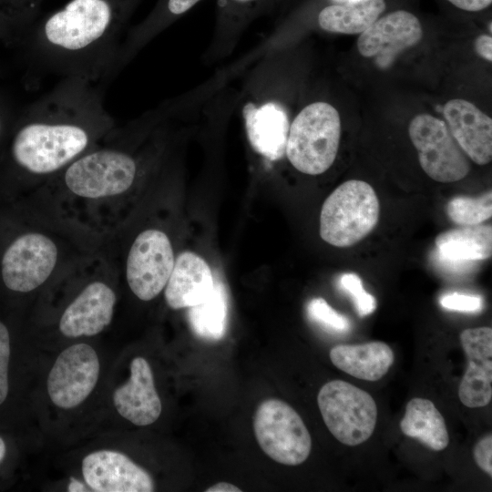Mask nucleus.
Returning <instances> with one entry per match:
<instances>
[{
	"instance_id": "nucleus-3",
	"label": "nucleus",
	"mask_w": 492,
	"mask_h": 492,
	"mask_svg": "<svg viewBox=\"0 0 492 492\" xmlns=\"http://www.w3.org/2000/svg\"><path fill=\"white\" fill-rule=\"evenodd\" d=\"M140 1L71 0L36 19L15 46L33 68L108 85L123 32Z\"/></svg>"
},
{
	"instance_id": "nucleus-12",
	"label": "nucleus",
	"mask_w": 492,
	"mask_h": 492,
	"mask_svg": "<svg viewBox=\"0 0 492 492\" xmlns=\"http://www.w3.org/2000/svg\"><path fill=\"white\" fill-rule=\"evenodd\" d=\"M99 260L92 280L85 284L77 295L63 311L58 329L68 338L94 336L103 332L112 322L117 295L112 285L102 275L109 261L100 248Z\"/></svg>"
},
{
	"instance_id": "nucleus-40",
	"label": "nucleus",
	"mask_w": 492,
	"mask_h": 492,
	"mask_svg": "<svg viewBox=\"0 0 492 492\" xmlns=\"http://www.w3.org/2000/svg\"><path fill=\"white\" fill-rule=\"evenodd\" d=\"M67 490L70 492L87 491L85 486L78 480L71 479Z\"/></svg>"
},
{
	"instance_id": "nucleus-39",
	"label": "nucleus",
	"mask_w": 492,
	"mask_h": 492,
	"mask_svg": "<svg viewBox=\"0 0 492 492\" xmlns=\"http://www.w3.org/2000/svg\"><path fill=\"white\" fill-rule=\"evenodd\" d=\"M206 492H241V489L228 482H219L208 487Z\"/></svg>"
},
{
	"instance_id": "nucleus-21",
	"label": "nucleus",
	"mask_w": 492,
	"mask_h": 492,
	"mask_svg": "<svg viewBox=\"0 0 492 492\" xmlns=\"http://www.w3.org/2000/svg\"><path fill=\"white\" fill-rule=\"evenodd\" d=\"M334 366L358 379L377 381L394 363V353L384 342L374 341L362 344H338L330 351Z\"/></svg>"
},
{
	"instance_id": "nucleus-31",
	"label": "nucleus",
	"mask_w": 492,
	"mask_h": 492,
	"mask_svg": "<svg viewBox=\"0 0 492 492\" xmlns=\"http://www.w3.org/2000/svg\"><path fill=\"white\" fill-rule=\"evenodd\" d=\"M43 0H0V13L31 26L37 16Z\"/></svg>"
},
{
	"instance_id": "nucleus-29",
	"label": "nucleus",
	"mask_w": 492,
	"mask_h": 492,
	"mask_svg": "<svg viewBox=\"0 0 492 492\" xmlns=\"http://www.w3.org/2000/svg\"><path fill=\"white\" fill-rule=\"evenodd\" d=\"M309 317L331 332L343 333L349 330V320L332 308L323 298H314L307 305Z\"/></svg>"
},
{
	"instance_id": "nucleus-18",
	"label": "nucleus",
	"mask_w": 492,
	"mask_h": 492,
	"mask_svg": "<svg viewBox=\"0 0 492 492\" xmlns=\"http://www.w3.org/2000/svg\"><path fill=\"white\" fill-rule=\"evenodd\" d=\"M113 404L123 418L136 425H149L158 420L161 401L145 358L138 356L131 361L129 379L114 391Z\"/></svg>"
},
{
	"instance_id": "nucleus-38",
	"label": "nucleus",
	"mask_w": 492,
	"mask_h": 492,
	"mask_svg": "<svg viewBox=\"0 0 492 492\" xmlns=\"http://www.w3.org/2000/svg\"><path fill=\"white\" fill-rule=\"evenodd\" d=\"M11 444L5 435L0 433V469L4 468L11 455Z\"/></svg>"
},
{
	"instance_id": "nucleus-16",
	"label": "nucleus",
	"mask_w": 492,
	"mask_h": 492,
	"mask_svg": "<svg viewBox=\"0 0 492 492\" xmlns=\"http://www.w3.org/2000/svg\"><path fill=\"white\" fill-rule=\"evenodd\" d=\"M460 342L468 366L459 384V399L470 408L486 406L492 398V329H466Z\"/></svg>"
},
{
	"instance_id": "nucleus-25",
	"label": "nucleus",
	"mask_w": 492,
	"mask_h": 492,
	"mask_svg": "<svg viewBox=\"0 0 492 492\" xmlns=\"http://www.w3.org/2000/svg\"><path fill=\"white\" fill-rule=\"evenodd\" d=\"M229 297L225 285L215 280L210 294L200 303L189 308L192 331L207 340H219L226 332Z\"/></svg>"
},
{
	"instance_id": "nucleus-11",
	"label": "nucleus",
	"mask_w": 492,
	"mask_h": 492,
	"mask_svg": "<svg viewBox=\"0 0 492 492\" xmlns=\"http://www.w3.org/2000/svg\"><path fill=\"white\" fill-rule=\"evenodd\" d=\"M408 133L417 150L421 168L432 179L449 183L468 174L467 156L445 121L429 114H419L411 120Z\"/></svg>"
},
{
	"instance_id": "nucleus-5",
	"label": "nucleus",
	"mask_w": 492,
	"mask_h": 492,
	"mask_svg": "<svg viewBox=\"0 0 492 492\" xmlns=\"http://www.w3.org/2000/svg\"><path fill=\"white\" fill-rule=\"evenodd\" d=\"M341 131L337 109L325 101L312 102L291 121L284 156L298 171L320 175L335 160Z\"/></svg>"
},
{
	"instance_id": "nucleus-17",
	"label": "nucleus",
	"mask_w": 492,
	"mask_h": 492,
	"mask_svg": "<svg viewBox=\"0 0 492 492\" xmlns=\"http://www.w3.org/2000/svg\"><path fill=\"white\" fill-rule=\"evenodd\" d=\"M453 138L465 154L478 165L492 159V119L473 103L454 98L443 108Z\"/></svg>"
},
{
	"instance_id": "nucleus-9",
	"label": "nucleus",
	"mask_w": 492,
	"mask_h": 492,
	"mask_svg": "<svg viewBox=\"0 0 492 492\" xmlns=\"http://www.w3.org/2000/svg\"><path fill=\"white\" fill-rule=\"evenodd\" d=\"M253 429L263 452L287 466L303 463L312 449V437L299 414L286 402L271 398L261 402L254 415Z\"/></svg>"
},
{
	"instance_id": "nucleus-8",
	"label": "nucleus",
	"mask_w": 492,
	"mask_h": 492,
	"mask_svg": "<svg viewBox=\"0 0 492 492\" xmlns=\"http://www.w3.org/2000/svg\"><path fill=\"white\" fill-rule=\"evenodd\" d=\"M317 403L325 425L342 444L357 446L374 433L377 405L361 388L342 380H332L322 386Z\"/></svg>"
},
{
	"instance_id": "nucleus-6",
	"label": "nucleus",
	"mask_w": 492,
	"mask_h": 492,
	"mask_svg": "<svg viewBox=\"0 0 492 492\" xmlns=\"http://www.w3.org/2000/svg\"><path fill=\"white\" fill-rule=\"evenodd\" d=\"M379 215L380 204L373 187L364 180H347L322 206L320 236L335 247L353 246L374 229Z\"/></svg>"
},
{
	"instance_id": "nucleus-27",
	"label": "nucleus",
	"mask_w": 492,
	"mask_h": 492,
	"mask_svg": "<svg viewBox=\"0 0 492 492\" xmlns=\"http://www.w3.org/2000/svg\"><path fill=\"white\" fill-rule=\"evenodd\" d=\"M448 218L459 226L477 225L492 216V192L474 198L458 196L446 205Z\"/></svg>"
},
{
	"instance_id": "nucleus-22",
	"label": "nucleus",
	"mask_w": 492,
	"mask_h": 492,
	"mask_svg": "<svg viewBox=\"0 0 492 492\" xmlns=\"http://www.w3.org/2000/svg\"><path fill=\"white\" fill-rule=\"evenodd\" d=\"M436 247L438 258L450 264L489 259L492 254V226H461L443 231L436 238Z\"/></svg>"
},
{
	"instance_id": "nucleus-10",
	"label": "nucleus",
	"mask_w": 492,
	"mask_h": 492,
	"mask_svg": "<svg viewBox=\"0 0 492 492\" xmlns=\"http://www.w3.org/2000/svg\"><path fill=\"white\" fill-rule=\"evenodd\" d=\"M175 254L169 235L158 228H147L132 240L125 253L122 268L132 293L143 302L155 299L168 282Z\"/></svg>"
},
{
	"instance_id": "nucleus-26",
	"label": "nucleus",
	"mask_w": 492,
	"mask_h": 492,
	"mask_svg": "<svg viewBox=\"0 0 492 492\" xmlns=\"http://www.w3.org/2000/svg\"><path fill=\"white\" fill-rule=\"evenodd\" d=\"M274 0H217V30L221 35L239 32L254 17L270 9Z\"/></svg>"
},
{
	"instance_id": "nucleus-19",
	"label": "nucleus",
	"mask_w": 492,
	"mask_h": 492,
	"mask_svg": "<svg viewBox=\"0 0 492 492\" xmlns=\"http://www.w3.org/2000/svg\"><path fill=\"white\" fill-rule=\"evenodd\" d=\"M215 283L212 272L204 259L185 251L176 258L164 288L167 304L174 310L190 308L202 302Z\"/></svg>"
},
{
	"instance_id": "nucleus-7",
	"label": "nucleus",
	"mask_w": 492,
	"mask_h": 492,
	"mask_svg": "<svg viewBox=\"0 0 492 492\" xmlns=\"http://www.w3.org/2000/svg\"><path fill=\"white\" fill-rule=\"evenodd\" d=\"M241 99V116L248 141L269 161L284 157L291 120L286 106L270 91L265 72L256 70Z\"/></svg>"
},
{
	"instance_id": "nucleus-28",
	"label": "nucleus",
	"mask_w": 492,
	"mask_h": 492,
	"mask_svg": "<svg viewBox=\"0 0 492 492\" xmlns=\"http://www.w3.org/2000/svg\"><path fill=\"white\" fill-rule=\"evenodd\" d=\"M0 308V411H5L12 398L13 325L12 316Z\"/></svg>"
},
{
	"instance_id": "nucleus-34",
	"label": "nucleus",
	"mask_w": 492,
	"mask_h": 492,
	"mask_svg": "<svg viewBox=\"0 0 492 492\" xmlns=\"http://www.w3.org/2000/svg\"><path fill=\"white\" fill-rule=\"evenodd\" d=\"M474 458L484 472L492 476V436L488 435L480 439L474 447Z\"/></svg>"
},
{
	"instance_id": "nucleus-35",
	"label": "nucleus",
	"mask_w": 492,
	"mask_h": 492,
	"mask_svg": "<svg viewBox=\"0 0 492 492\" xmlns=\"http://www.w3.org/2000/svg\"><path fill=\"white\" fill-rule=\"evenodd\" d=\"M15 116L16 115L12 113L9 107L0 98V151L7 138Z\"/></svg>"
},
{
	"instance_id": "nucleus-36",
	"label": "nucleus",
	"mask_w": 492,
	"mask_h": 492,
	"mask_svg": "<svg viewBox=\"0 0 492 492\" xmlns=\"http://www.w3.org/2000/svg\"><path fill=\"white\" fill-rule=\"evenodd\" d=\"M455 7L466 12H480L491 5L492 0H446Z\"/></svg>"
},
{
	"instance_id": "nucleus-14",
	"label": "nucleus",
	"mask_w": 492,
	"mask_h": 492,
	"mask_svg": "<svg viewBox=\"0 0 492 492\" xmlns=\"http://www.w3.org/2000/svg\"><path fill=\"white\" fill-rule=\"evenodd\" d=\"M423 37L419 18L413 13L398 9L381 15L357 40L359 53L374 57L380 68H387L402 51L416 45Z\"/></svg>"
},
{
	"instance_id": "nucleus-4",
	"label": "nucleus",
	"mask_w": 492,
	"mask_h": 492,
	"mask_svg": "<svg viewBox=\"0 0 492 492\" xmlns=\"http://www.w3.org/2000/svg\"><path fill=\"white\" fill-rule=\"evenodd\" d=\"M99 241L28 195H0V308L12 310Z\"/></svg>"
},
{
	"instance_id": "nucleus-13",
	"label": "nucleus",
	"mask_w": 492,
	"mask_h": 492,
	"mask_svg": "<svg viewBox=\"0 0 492 492\" xmlns=\"http://www.w3.org/2000/svg\"><path fill=\"white\" fill-rule=\"evenodd\" d=\"M99 368L98 356L89 344L80 343L65 349L47 377V392L52 403L63 409L82 404L97 383Z\"/></svg>"
},
{
	"instance_id": "nucleus-33",
	"label": "nucleus",
	"mask_w": 492,
	"mask_h": 492,
	"mask_svg": "<svg viewBox=\"0 0 492 492\" xmlns=\"http://www.w3.org/2000/svg\"><path fill=\"white\" fill-rule=\"evenodd\" d=\"M29 26L16 18L0 13V40L6 45L16 46Z\"/></svg>"
},
{
	"instance_id": "nucleus-24",
	"label": "nucleus",
	"mask_w": 492,
	"mask_h": 492,
	"mask_svg": "<svg viewBox=\"0 0 492 492\" xmlns=\"http://www.w3.org/2000/svg\"><path fill=\"white\" fill-rule=\"evenodd\" d=\"M400 428L405 436L435 451L445 449L449 443L445 419L428 399L415 397L407 403Z\"/></svg>"
},
{
	"instance_id": "nucleus-1",
	"label": "nucleus",
	"mask_w": 492,
	"mask_h": 492,
	"mask_svg": "<svg viewBox=\"0 0 492 492\" xmlns=\"http://www.w3.org/2000/svg\"><path fill=\"white\" fill-rule=\"evenodd\" d=\"M106 86L64 77L15 116L0 151V195L34 191L116 126L104 105Z\"/></svg>"
},
{
	"instance_id": "nucleus-41",
	"label": "nucleus",
	"mask_w": 492,
	"mask_h": 492,
	"mask_svg": "<svg viewBox=\"0 0 492 492\" xmlns=\"http://www.w3.org/2000/svg\"><path fill=\"white\" fill-rule=\"evenodd\" d=\"M357 0H328L329 4H339V3H346V2H354Z\"/></svg>"
},
{
	"instance_id": "nucleus-23",
	"label": "nucleus",
	"mask_w": 492,
	"mask_h": 492,
	"mask_svg": "<svg viewBox=\"0 0 492 492\" xmlns=\"http://www.w3.org/2000/svg\"><path fill=\"white\" fill-rule=\"evenodd\" d=\"M385 0H357L328 4L317 13L319 27L326 32L361 34L374 24L385 11Z\"/></svg>"
},
{
	"instance_id": "nucleus-32",
	"label": "nucleus",
	"mask_w": 492,
	"mask_h": 492,
	"mask_svg": "<svg viewBox=\"0 0 492 492\" xmlns=\"http://www.w3.org/2000/svg\"><path fill=\"white\" fill-rule=\"evenodd\" d=\"M440 303L446 309L464 313H477L483 307V300L480 296L457 292L442 296Z\"/></svg>"
},
{
	"instance_id": "nucleus-20",
	"label": "nucleus",
	"mask_w": 492,
	"mask_h": 492,
	"mask_svg": "<svg viewBox=\"0 0 492 492\" xmlns=\"http://www.w3.org/2000/svg\"><path fill=\"white\" fill-rule=\"evenodd\" d=\"M201 0H158L154 8L124 37L113 70V78L150 40Z\"/></svg>"
},
{
	"instance_id": "nucleus-15",
	"label": "nucleus",
	"mask_w": 492,
	"mask_h": 492,
	"mask_svg": "<svg viewBox=\"0 0 492 492\" xmlns=\"http://www.w3.org/2000/svg\"><path fill=\"white\" fill-rule=\"evenodd\" d=\"M86 483L97 492H151L150 475L126 455L112 450H99L82 460Z\"/></svg>"
},
{
	"instance_id": "nucleus-37",
	"label": "nucleus",
	"mask_w": 492,
	"mask_h": 492,
	"mask_svg": "<svg viewBox=\"0 0 492 492\" xmlns=\"http://www.w3.org/2000/svg\"><path fill=\"white\" fill-rule=\"evenodd\" d=\"M474 48L477 54L484 59L492 61V37L491 35H480L474 42Z\"/></svg>"
},
{
	"instance_id": "nucleus-2",
	"label": "nucleus",
	"mask_w": 492,
	"mask_h": 492,
	"mask_svg": "<svg viewBox=\"0 0 492 492\" xmlns=\"http://www.w3.org/2000/svg\"><path fill=\"white\" fill-rule=\"evenodd\" d=\"M170 116L166 105L115 126L100 141L30 195L97 241L118 231L123 205L147 167L145 142Z\"/></svg>"
},
{
	"instance_id": "nucleus-30",
	"label": "nucleus",
	"mask_w": 492,
	"mask_h": 492,
	"mask_svg": "<svg viewBox=\"0 0 492 492\" xmlns=\"http://www.w3.org/2000/svg\"><path fill=\"white\" fill-rule=\"evenodd\" d=\"M341 284L353 296L356 311L360 316H366L375 310L376 301L374 297L364 290L362 281L357 274H343Z\"/></svg>"
}]
</instances>
